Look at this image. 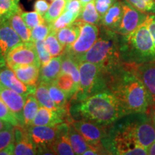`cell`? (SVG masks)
Returning <instances> with one entry per match:
<instances>
[{
    "mask_svg": "<svg viewBox=\"0 0 155 155\" xmlns=\"http://www.w3.org/2000/svg\"><path fill=\"white\" fill-rule=\"evenodd\" d=\"M14 1H15V2H16V3H19V0H14Z\"/></svg>",
    "mask_w": 155,
    "mask_h": 155,
    "instance_id": "816d5d0a",
    "label": "cell"
},
{
    "mask_svg": "<svg viewBox=\"0 0 155 155\" xmlns=\"http://www.w3.org/2000/svg\"><path fill=\"white\" fill-rule=\"evenodd\" d=\"M80 85L78 90L71 98V102L82 101L88 97L103 91H109L107 85V73L97 64L89 62L79 63Z\"/></svg>",
    "mask_w": 155,
    "mask_h": 155,
    "instance_id": "8992f818",
    "label": "cell"
},
{
    "mask_svg": "<svg viewBox=\"0 0 155 155\" xmlns=\"http://www.w3.org/2000/svg\"><path fill=\"white\" fill-rule=\"evenodd\" d=\"M27 131V129H26ZM14 154L16 155H32L37 154V147L31 140L28 131L20 140L15 143Z\"/></svg>",
    "mask_w": 155,
    "mask_h": 155,
    "instance_id": "4316f807",
    "label": "cell"
},
{
    "mask_svg": "<svg viewBox=\"0 0 155 155\" xmlns=\"http://www.w3.org/2000/svg\"><path fill=\"white\" fill-rule=\"evenodd\" d=\"M22 9L16 12L9 17L8 20L12 28L17 32L23 42H31V30L27 26L21 17Z\"/></svg>",
    "mask_w": 155,
    "mask_h": 155,
    "instance_id": "7402d4cb",
    "label": "cell"
},
{
    "mask_svg": "<svg viewBox=\"0 0 155 155\" xmlns=\"http://www.w3.org/2000/svg\"><path fill=\"white\" fill-rule=\"evenodd\" d=\"M147 154L155 155V141L147 148Z\"/></svg>",
    "mask_w": 155,
    "mask_h": 155,
    "instance_id": "7dc6e473",
    "label": "cell"
},
{
    "mask_svg": "<svg viewBox=\"0 0 155 155\" xmlns=\"http://www.w3.org/2000/svg\"><path fill=\"white\" fill-rule=\"evenodd\" d=\"M34 43L40 64H41V65H45L53 57L50 55L45 45L44 40H37V41L34 42Z\"/></svg>",
    "mask_w": 155,
    "mask_h": 155,
    "instance_id": "74e56055",
    "label": "cell"
},
{
    "mask_svg": "<svg viewBox=\"0 0 155 155\" xmlns=\"http://www.w3.org/2000/svg\"><path fill=\"white\" fill-rule=\"evenodd\" d=\"M50 1H54V0H50Z\"/></svg>",
    "mask_w": 155,
    "mask_h": 155,
    "instance_id": "db71d44e",
    "label": "cell"
},
{
    "mask_svg": "<svg viewBox=\"0 0 155 155\" xmlns=\"http://www.w3.org/2000/svg\"><path fill=\"white\" fill-rule=\"evenodd\" d=\"M0 82L7 88H10L22 96L28 97L35 95L37 86L25 84L17 78L13 70L5 64L0 68Z\"/></svg>",
    "mask_w": 155,
    "mask_h": 155,
    "instance_id": "7c38bea8",
    "label": "cell"
},
{
    "mask_svg": "<svg viewBox=\"0 0 155 155\" xmlns=\"http://www.w3.org/2000/svg\"><path fill=\"white\" fill-rule=\"evenodd\" d=\"M61 73H65L72 78L77 91L80 85L79 63L74 58L66 53L61 55Z\"/></svg>",
    "mask_w": 155,
    "mask_h": 155,
    "instance_id": "ffe728a7",
    "label": "cell"
},
{
    "mask_svg": "<svg viewBox=\"0 0 155 155\" xmlns=\"http://www.w3.org/2000/svg\"><path fill=\"white\" fill-rule=\"evenodd\" d=\"M123 17L119 28L115 32L120 35H126L133 32L146 20L147 13L138 10L132 7L127 0H121Z\"/></svg>",
    "mask_w": 155,
    "mask_h": 155,
    "instance_id": "9c48e42d",
    "label": "cell"
},
{
    "mask_svg": "<svg viewBox=\"0 0 155 155\" xmlns=\"http://www.w3.org/2000/svg\"><path fill=\"white\" fill-rule=\"evenodd\" d=\"M0 119L8 122L14 127L17 125H22L19 123L15 114L11 111V110L1 99H0Z\"/></svg>",
    "mask_w": 155,
    "mask_h": 155,
    "instance_id": "8d00e7d4",
    "label": "cell"
},
{
    "mask_svg": "<svg viewBox=\"0 0 155 155\" xmlns=\"http://www.w3.org/2000/svg\"><path fill=\"white\" fill-rule=\"evenodd\" d=\"M5 62L7 66L12 69L19 65L30 64L41 66L34 42H23L13 48L6 56Z\"/></svg>",
    "mask_w": 155,
    "mask_h": 155,
    "instance_id": "ba28073f",
    "label": "cell"
},
{
    "mask_svg": "<svg viewBox=\"0 0 155 155\" xmlns=\"http://www.w3.org/2000/svg\"><path fill=\"white\" fill-rule=\"evenodd\" d=\"M152 124H153V125H154V129H155V118H152Z\"/></svg>",
    "mask_w": 155,
    "mask_h": 155,
    "instance_id": "f907efd6",
    "label": "cell"
},
{
    "mask_svg": "<svg viewBox=\"0 0 155 155\" xmlns=\"http://www.w3.org/2000/svg\"><path fill=\"white\" fill-rule=\"evenodd\" d=\"M83 6L80 0H71L67 2L64 11H71L79 15Z\"/></svg>",
    "mask_w": 155,
    "mask_h": 155,
    "instance_id": "60d3db41",
    "label": "cell"
},
{
    "mask_svg": "<svg viewBox=\"0 0 155 155\" xmlns=\"http://www.w3.org/2000/svg\"><path fill=\"white\" fill-rule=\"evenodd\" d=\"M13 127L0 131V151L4 150L5 147H7L11 143L14 142Z\"/></svg>",
    "mask_w": 155,
    "mask_h": 155,
    "instance_id": "f35d334b",
    "label": "cell"
},
{
    "mask_svg": "<svg viewBox=\"0 0 155 155\" xmlns=\"http://www.w3.org/2000/svg\"><path fill=\"white\" fill-rule=\"evenodd\" d=\"M106 73L108 91L119 101L127 114L146 113L151 104L150 95L132 65L122 63Z\"/></svg>",
    "mask_w": 155,
    "mask_h": 155,
    "instance_id": "6da1fadb",
    "label": "cell"
},
{
    "mask_svg": "<svg viewBox=\"0 0 155 155\" xmlns=\"http://www.w3.org/2000/svg\"><path fill=\"white\" fill-rule=\"evenodd\" d=\"M94 5L98 13L103 17L108 10V9L118 0H94Z\"/></svg>",
    "mask_w": 155,
    "mask_h": 155,
    "instance_id": "ab89813d",
    "label": "cell"
},
{
    "mask_svg": "<svg viewBox=\"0 0 155 155\" xmlns=\"http://www.w3.org/2000/svg\"><path fill=\"white\" fill-rule=\"evenodd\" d=\"M145 22L152 38L155 48V14H148Z\"/></svg>",
    "mask_w": 155,
    "mask_h": 155,
    "instance_id": "7bdbcfd3",
    "label": "cell"
},
{
    "mask_svg": "<svg viewBox=\"0 0 155 155\" xmlns=\"http://www.w3.org/2000/svg\"><path fill=\"white\" fill-rule=\"evenodd\" d=\"M122 17H123V7H122L121 1L118 0L101 17L100 26L115 32L121 23Z\"/></svg>",
    "mask_w": 155,
    "mask_h": 155,
    "instance_id": "ac0fdd59",
    "label": "cell"
},
{
    "mask_svg": "<svg viewBox=\"0 0 155 155\" xmlns=\"http://www.w3.org/2000/svg\"><path fill=\"white\" fill-rule=\"evenodd\" d=\"M76 20L80 25V34L72 45L65 48L63 53L69 54L78 61L96 42L99 36V29L96 25Z\"/></svg>",
    "mask_w": 155,
    "mask_h": 155,
    "instance_id": "52a82bcc",
    "label": "cell"
},
{
    "mask_svg": "<svg viewBox=\"0 0 155 155\" xmlns=\"http://www.w3.org/2000/svg\"><path fill=\"white\" fill-rule=\"evenodd\" d=\"M40 65L35 64L19 65L13 68L12 70L17 78L25 84L37 86L40 75Z\"/></svg>",
    "mask_w": 155,
    "mask_h": 155,
    "instance_id": "d6986e66",
    "label": "cell"
},
{
    "mask_svg": "<svg viewBox=\"0 0 155 155\" xmlns=\"http://www.w3.org/2000/svg\"><path fill=\"white\" fill-rule=\"evenodd\" d=\"M67 1H68H68H71V0H67Z\"/></svg>",
    "mask_w": 155,
    "mask_h": 155,
    "instance_id": "f5cc1de1",
    "label": "cell"
},
{
    "mask_svg": "<svg viewBox=\"0 0 155 155\" xmlns=\"http://www.w3.org/2000/svg\"><path fill=\"white\" fill-rule=\"evenodd\" d=\"M54 83L66 94L69 100L71 99L77 92V88L72 78L65 73H61Z\"/></svg>",
    "mask_w": 155,
    "mask_h": 155,
    "instance_id": "83f0119b",
    "label": "cell"
},
{
    "mask_svg": "<svg viewBox=\"0 0 155 155\" xmlns=\"http://www.w3.org/2000/svg\"><path fill=\"white\" fill-rule=\"evenodd\" d=\"M21 10L14 0H0V19H9L12 15Z\"/></svg>",
    "mask_w": 155,
    "mask_h": 155,
    "instance_id": "d6a6232c",
    "label": "cell"
},
{
    "mask_svg": "<svg viewBox=\"0 0 155 155\" xmlns=\"http://www.w3.org/2000/svg\"><path fill=\"white\" fill-rule=\"evenodd\" d=\"M27 97L22 96L10 88H7L0 82V99L15 114L19 123L24 125L23 122V108Z\"/></svg>",
    "mask_w": 155,
    "mask_h": 155,
    "instance_id": "4fadbf2b",
    "label": "cell"
},
{
    "mask_svg": "<svg viewBox=\"0 0 155 155\" xmlns=\"http://www.w3.org/2000/svg\"><path fill=\"white\" fill-rule=\"evenodd\" d=\"M150 95L151 104L155 102V61L131 65Z\"/></svg>",
    "mask_w": 155,
    "mask_h": 155,
    "instance_id": "9a60e30c",
    "label": "cell"
},
{
    "mask_svg": "<svg viewBox=\"0 0 155 155\" xmlns=\"http://www.w3.org/2000/svg\"><path fill=\"white\" fill-rule=\"evenodd\" d=\"M39 103L34 95L27 97L23 108V122L25 126H30L35 117L39 109Z\"/></svg>",
    "mask_w": 155,
    "mask_h": 155,
    "instance_id": "484cf974",
    "label": "cell"
},
{
    "mask_svg": "<svg viewBox=\"0 0 155 155\" xmlns=\"http://www.w3.org/2000/svg\"><path fill=\"white\" fill-rule=\"evenodd\" d=\"M21 17L27 26L30 30L34 28L38 25L45 22L44 17L40 15L39 13L35 12H22Z\"/></svg>",
    "mask_w": 155,
    "mask_h": 155,
    "instance_id": "836d02e7",
    "label": "cell"
},
{
    "mask_svg": "<svg viewBox=\"0 0 155 155\" xmlns=\"http://www.w3.org/2000/svg\"><path fill=\"white\" fill-rule=\"evenodd\" d=\"M35 96L40 106L49 108L50 110H53V111L61 109V108H58V106L55 105V104L50 97L47 83L43 82L38 83Z\"/></svg>",
    "mask_w": 155,
    "mask_h": 155,
    "instance_id": "603a6c76",
    "label": "cell"
},
{
    "mask_svg": "<svg viewBox=\"0 0 155 155\" xmlns=\"http://www.w3.org/2000/svg\"><path fill=\"white\" fill-rule=\"evenodd\" d=\"M80 1H81V2L82 3L83 6H84V5H86L87 3H88V2H90L93 1V0H80Z\"/></svg>",
    "mask_w": 155,
    "mask_h": 155,
    "instance_id": "681fc988",
    "label": "cell"
},
{
    "mask_svg": "<svg viewBox=\"0 0 155 155\" xmlns=\"http://www.w3.org/2000/svg\"><path fill=\"white\" fill-rule=\"evenodd\" d=\"M15 144V142L11 143L7 147H5L4 150L0 151V155H12L14 154Z\"/></svg>",
    "mask_w": 155,
    "mask_h": 155,
    "instance_id": "ee69618b",
    "label": "cell"
},
{
    "mask_svg": "<svg viewBox=\"0 0 155 155\" xmlns=\"http://www.w3.org/2000/svg\"><path fill=\"white\" fill-rule=\"evenodd\" d=\"M136 114L124 116L108 128V134L101 141L106 154L146 155L136 137Z\"/></svg>",
    "mask_w": 155,
    "mask_h": 155,
    "instance_id": "3957f363",
    "label": "cell"
},
{
    "mask_svg": "<svg viewBox=\"0 0 155 155\" xmlns=\"http://www.w3.org/2000/svg\"><path fill=\"white\" fill-rule=\"evenodd\" d=\"M48 91L55 105L59 108H66L68 97L63 91L58 87L54 83H47Z\"/></svg>",
    "mask_w": 155,
    "mask_h": 155,
    "instance_id": "f546056e",
    "label": "cell"
},
{
    "mask_svg": "<svg viewBox=\"0 0 155 155\" xmlns=\"http://www.w3.org/2000/svg\"><path fill=\"white\" fill-rule=\"evenodd\" d=\"M51 32L50 25L47 22L42 23L31 30V42L44 40Z\"/></svg>",
    "mask_w": 155,
    "mask_h": 155,
    "instance_id": "d590c367",
    "label": "cell"
},
{
    "mask_svg": "<svg viewBox=\"0 0 155 155\" xmlns=\"http://www.w3.org/2000/svg\"><path fill=\"white\" fill-rule=\"evenodd\" d=\"M68 137L75 154H83L90 147V145L87 143L82 135L71 124H69Z\"/></svg>",
    "mask_w": 155,
    "mask_h": 155,
    "instance_id": "d4e9b609",
    "label": "cell"
},
{
    "mask_svg": "<svg viewBox=\"0 0 155 155\" xmlns=\"http://www.w3.org/2000/svg\"><path fill=\"white\" fill-rule=\"evenodd\" d=\"M50 5L46 0H36L34 4V8L37 12L42 17L47 12Z\"/></svg>",
    "mask_w": 155,
    "mask_h": 155,
    "instance_id": "b9f144b4",
    "label": "cell"
},
{
    "mask_svg": "<svg viewBox=\"0 0 155 155\" xmlns=\"http://www.w3.org/2000/svg\"><path fill=\"white\" fill-rule=\"evenodd\" d=\"M23 41L12 28L8 19H0V53L6 58L9 52Z\"/></svg>",
    "mask_w": 155,
    "mask_h": 155,
    "instance_id": "5bb4252c",
    "label": "cell"
},
{
    "mask_svg": "<svg viewBox=\"0 0 155 155\" xmlns=\"http://www.w3.org/2000/svg\"><path fill=\"white\" fill-rule=\"evenodd\" d=\"M119 50L123 63L131 65L155 61V48L146 22L131 33L119 35Z\"/></svg>",
    "mask_w": 155,
    "mask_h": 155,
    "instance_id": "277c9868",
    "label": "cell"
},
{
    "mask_svg": "<svg viewBox=\"0 0 155 155\" xmlns=\"http://www.w3.org/2000/svg\"><path fill=\"white\" fill-rule=\"evenodd\" d=\"M61 73V55L56 56L45 65H41L38 82L54 83Z\"/></svg>",
    "mask_w": 155,
    "mask_h": 155,
    "instance_id": "e0dca14e",
    "label": "cell"
},
{
    "mask_svg": "<svg viewBox=\"0 0 155 155\" xmlns=\"http://www.w3.org/2000/svg\"><path fill=\"white\" fill-rule=\"evenodd\" d=\"M71 124L82 135L90 146H96L108 134V127L85 120H73Z\"/></svg>",
    "mask_w": 155,
    "mask_h": 155,
    "instance_id": "30bf717a",
    "label": "cell"
},
{
    "mask_svg": "<svg viewBox=\"0 0 155 155\" xmlns=\"http://www.w3.org/2000/svg\"><path fill=\"white\" fill-rule=\"evenodd\" d=\"M80 30L79 23L75 20L72 25L56 31L55 34L58 40L65 48L72 45L77 40L80 34Z\"/></svg>",
    "mask_w": 155,
    "mask_h": 155,
    "instance_id": "44dd1931",
    "label": "cell"
},
{
    "mask_svg": "<svg viewBox=\"0 0 155 155\" xmlns=\"http://www.w3.org/2000/svg\"><path fill=\"white\" fill-rule=\"evenodd\" d=\"M6 64V62H5V58L3 57L2 55H1V53H0V68H2V66H4Z\"/></svg>",
    "mask_w": 155,
    "mask_h": 155,
    "instance_id": "c3c4849f",
    "label": "cell"
},
{
    "mask_svg": "<svg viewBox=\"0 0 155 155\" xmlns=\"http://www.w3.org/2000/svg\"><path fill=\"white\" fill-rule=\"evenodd\" d=\"M76 19L82 21L83 22L100 26L101 17L100 16L96 10L94 0L83 6L82 10Z\"/></svg>",
    "mask_w": 155,
    "mask_h": 155,
    "instance_id": "cb8c5ba5",
    "label": "cell"
},
{
    "mask_svg": "<svg viewBox=\"0 0 155 155\" xmlns=\"http://www.w3.org/2000/svg\"><path fill=\"white\" fill-rule=\"evenodd\" d=\"M67 0H54L43 16L45 22L50 24L55 21L63 14L66 5Z\"/></svg>",
    "mask_w": 155,
    "mask_h": 155,
    "instance_id": "f1b7e54d",
    "label": "cell"
},
{
    "mask_svg": "<svg viewBox=\"0 0 155 155\" xmlns=\"http://www.w3.org/2000/svg\"><path fill=\"white\" fill-rule=\"evenodd\" d=\"M45 45L52 57L61 55L64 52V47L58 40L55 31H51L44 40Z\"/></svg>",
    "mask_w": 155,
    "mask_h": 155,
    "instance_id": "4dcf8cb0",
    "label": "cell"
},
{
    "mask_svg": "<svg viewBox=\"0 0 155 155\" xmlns=\"http://www.w3.org/2000/svg\"><path fill=\"white\" fill-rule=\"evenodd\" d=\"M132 7L147 14H155V0H127Z\"/></svg>",
    "mask_w": 155,
    "mask_h": 155,
    "instance_id": "e575fe53",
    "label": "cell"
},
{
    "mask_svg": "<svg viewBox=\"0 0 155 155\" xmlns=\"http://www.w3.org/2000/svg\"><path fill=\"white\" fill-rule=\"evenodd\" d=\"M14 126H12L11 124L8 123V122L4 121V120L0 119V131L5 130V129H9V128L13 127Z\"/></svg>",
    "mask_w": 155,
    "mask_h": 155,
    "instance_id": "bcb514c9",
    "label": "cell"
},
{
    "mask_svg": "<svg viewBox=\"0 0 155 155\" xmlns=\"http://www.w3.org/2000/svg\"><path fill=\"white\" fill-rule=\"evenodd\" d=\"M78 15L73 13L71 11H64L61 16L54 21L53 23H50V27L51 31H58L65 27L72 25L76 20Z\"/></svg>",
    "mask_w": 155,
    "mask_h": 155,
    "instance_id": "1f68e13d",
    "label": "cell"
},
{
    "mask_svg": "<svg viewBox=\"0 0 155 155\" xmlns=\"http://www.w3.org/2000/svg\"><path fill=\"white\" fill-rule=\"evenodd\" d=\"M69 111L73 120H85L105 127L128 114L116 97L108 91L73 103Z\"/></svg>",
    "mask_w": 155,
    "mask_h": 155,
    "instance_id": "7a4b0ae2",
    "label": "cell"
},
{
    "mask_svg": "<svg viewBox=\"0 0 155 155\" xmlns=\"http://www.w3.org/2000/svg\"><path fill=\"white\" fill-rule=\"evenodd\" d=\"M99 36L94 45L78 60L97 64L109 72L123 63L119 50V34L100 26Z\"/></svg>",
    "mask_w": 155,
    "mask_h": 155,
    "instance_id": "5b68a950",
    "label": "cell"
},
{
    "mask_svg": "<svg viewBox=\"0 0 155 155\" xmlns=\"http://www.w3.org/2000/svg\"><path fill=\"white\" fill-rule=\"evenodd\" d=\"M146 113L150 116L151 118H155V102L152 103L149 106Z\"/></svg>",
    "mask_w": 155,
    "mask_h": 155,
    "instance_id": "f6af8a7d",
    "label": "cell"
},
{
    "mask_svg": "<svg viewBox=\"0 0 155 155\" xmlns=\"http://www.w3.org/2000/svg\"><path fill=\"white\" fill-rule=\"evenodd\" d=\"M58 125L50 126H26V129L31 140L35 144L37 150L50 147L58 134Z\"/></svg>",
    "mask_w": 155,
    "mask_h": 155,
    "instance_id": "8fae6325",
    "label": "cell"
},
{
    "mask_svg": "<svg viewBox=\"0 0 155 155\" xmlns=\"http://www.w3.org/2000/svg\"><path fill=\"white\" fill-rule=\"evenodd\" d=\"M58 134L53 144H52V150L55 154L73 155L75 154L68 137L69 124L61 123L58 125Z\"/></svg>",
    "mask_w": 155,
    "mask_h": 155,
    "instance_id": "2e32d148",
    "label": "cell"
}]
</instances>
